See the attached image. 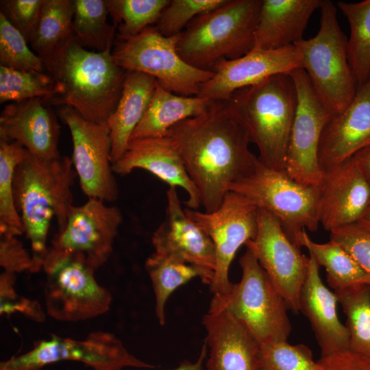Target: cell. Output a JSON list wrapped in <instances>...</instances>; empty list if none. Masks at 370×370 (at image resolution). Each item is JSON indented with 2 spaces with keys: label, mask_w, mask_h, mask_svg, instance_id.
<instances>
[{
  "label": "cell",
  "mask_w": 370,
  "mask_h": 370,
  "mask_svg": "<svg viewBox=\"0 0 370 370\" xmlns=\"http://www.w3.org/2000/svg\"><path fill=\"white\" fill-rule=\"evenodd\" d=\"M167 135L176 143L206 212L220 206L231 185L257 158L249 148L247 131L227 100L212 101L204 113L180 122Z\"/></svg>",
  "instance_id": "cell-1"
},
{
  "label": "cell",
  "mask_w": 370,
  "mask_h": 370,
  "mask_svg": "<svg viewBox=\"0 0 370 370\" xmlns=\"http://www.w3.org/2000/svg\"><path fill=\"white\" fill-rule=\"evenodd\" d=\"M112 51H90L73 36L44 62L54 82L52 95L45 100L51 106L71 107L88 121L107 125L126 73Z\"/></svg>",
  "instance_id": "cell-2"
},
{
  "label": "cell",
  "mask_w": 370,
  "mask_h": 370,
  "mask_svg": "<svg viewBox=\"0 0 370 370\" xmlns=\"http://www.w3.org/2000/svg\"><path fill=\"white\" fill-rule=\"evenodd\" d=\"M77 177L72 158L45 159L31 154L16 167L14 197L23 232L34 257L42 262L52 219L59 230L66 222L73 205L72 187Z\"/></svg>",
  "instance_id": "cell-3"
},
{
  "label": "cell",
  "mask_w": 370,
  "mask_h": 370,
  "mask_svg": "<svg viewBox=\"0 0 370 370\" xmlns=\"http://www.w3.org/2000/svg\"><path fill=\"white\" fill-rule=\"evenodd\" d=\"M258 149L259 160L284 171L297 108V90L289 73H280L243 88L227 100Z\"/></svg>",
  "instance_id": "cell-4"
},
{
  "label": "cell",
  "mask_w": 370,
  "mask_h": 370,
  "mask_svg": "<svg viewBox=\"0 0 370 370\" xmlns=\"http://www.w3.org/2000/svg\"><path fill=\"white\" fill-rule=\"evenodd\" d=\"M262 0H225L197 16L178 36L177 50L189 64L211 71L223 60L238 58L254 48Z\"/></svg>",
  "instance_id": "cell-5"
},
{
  "label": "cell",
  "mask_w": 370,
  "mask_h": 370,
  "mask_svg": "<svg viewBox=\"0 0 370 370\" xmlns=\"http://www.w3.org/2000/svg\"><path fill=\"white\" fill-rule=\"evenodd\" d=\"M320 10L317 34L294 45L316 95L333 116L350 104L358 86L348 61L347 38L338 22L336 8L331 1L323 0Z\"/></svg>",
  "instance_id": "cell-6"
},
{
  "label": "cell",
  "mask_w": 370,
  "mask_h": 370,
  "mask_svg": "<svg viewBox=\"0 0 370 370\" xmlns=\"http://www.w3.org/2000/svg\"><path fill=\"white\" fill-rule=\"evenodd\" d=\"M229 191L245 197L258 208L273 215L298 247L302 233L315 232L319 225L318 186L299 183L284 171L267 166L258 156Z\"/></svg>",
  "instance_id": "cell-7"
},
{
  "label": "cell",
  "mask_w": 370,
  "mask_h": 370,
  "mask_svg": "<svg viewBox=\"0 0 370 370\" xmlns=\"http://www.w3.org/2000/svg\"><path fill=\"white\" fill-rule=\"evenodd\" d=\"M241 280L224 295H214L262 346L287 341L291 325L288 305L254 254L247 248L239 260Z\"/></svg>",
  "instance_id": "cell-8"
},
{
  "label": "cell",
  "mask_w": 370,
  "mask_h": 370,
  "mask_svg": "<svg viewBox=\"0 0 370 370\" xmlns=\"http://www.w3.org/2000/svg\"><path fill=\"white\" fill-rule=\"evenodd\" d=\"M178 36H163L156 26L119 40L112 51L116 64L125 71L153 76L164 89L183 96H197L213 72L195 67L179 55Z\"/></svg>",
  "instance_id": "cell-9"
},
{
  "label": "cell",
  "mask_w": 370,
  "mask_h": 370,
  "mask_svg": "<svg viewBox=\"0 0 370 370\" xmlns=\"http://www.w3.org/2000/svg\"><path fill=\"white\" fill-rule=\"evenodd\" d=\"M62 360L81 362L94 370L155 367L130 354L114 334L97 331L79 341L51 334L36 342L30 351L1 362L0 370H38Z\"/></svg>",
  "instance_id": "cell-10"
},
{
  "label": "cell",
  "mask_w": 370,
  "mask_h": 370,
  "mask_svg": "<svg viewBox=\"0 0 370 370\" xmlns=\"http://www.w3.org/2000/svg\"><path fill=\"white\" fill-rule=\"evenodd\" d=\"M122 221L118 207L99 199H88L83 205L73 206L44 258L73 257L95 272L110 258Z\"/></svg>",
  "instance_id": "cell-11"
},
{
  "label": "cell",
  "mask_w": 370,
  "mask_h": 370,
  "mask_svg": "<svg viewBox=\"0 0 370 370\" xmlns=\"http://www.w3.org/2000/svg\"><path fill=\"white\" fill-rule=\"evenodd\" d=\"M45 299L47 313L64 321L92 319L108 311L110 291L96 281L95 271L71 256L44 258Z\"/></svg>",
  "instance_id": "cell-12"
},
{
  "label": "cell",
  "mask_w": 370,
  "mask_h": 370,
  "mask_svg": "<svg viewBox=\"0 0 370 370\" xmlns=\"http://www.w3.org/2000/svg\"><path fill=\"white\" fill-rule=\"evenodd\" d=\"M258 208L243 196L229 191L214 212H202L186 208L185 213L210 237L216 254V266L210 285L214 295L227 293L230 264L238 249L254 238Z\"/></svg>",
  "instance_id": "cell-13"
},
{
  "label": "cell",
  "mask_w": 370,
  "mask_h": 370,
  "mask_svg": "<svg viewBox=\"0 0 370 370\" xmlns=\"http://www.w3.org/2000/svg\"><path fill=\"white\" fill-rule=\"evenodd\" d=\"M289 74L296 88L297 102L284 171L299 183L319 187L324 175L318 159L319 146L332 115L318 98L303 68Z\"/></svg>",
  "instance_id": "cell-14"
},
{
  "label": "cell",
  "mask_w": 370,
  "mask_h": 370,
  "mask_svg": "<svg viewBox=\"0 0 370 370\" xmlns=\"http://www.w3.org/2000/svg\"><path fill=\"white\" fill-rule=\"evenodd\" d=\"M58 115L71 132L72 160L83 193L88 199L116 200L119 189L110 158L108 125L88 121L69 106H62Z\"/></svg>",
  "instance_id": "cell-15"
},
{
  "label": "cell",
  "mask_w": 370,
  "mask_h": 370,
  "mask_svg": "<svg viewBox=\"0 0 370 370\" xmlns=\"http://www.w3.org/2000/svg\"><path fill=\"white\" fill-rule=\"evenodd\" d=\"M289 309L299 312V299L310 262L288 236L280 221L268 211L258 208V226L254 239L245 244Z\"/></svg>",
  "instance_id": "cell-16"
},
{
  "label": "cell",
  "mask_w": 370,
  "mask_h": 370,
  "mask_svg": "<svg viewBox=\"0 0 370 370\" xmlns=\"http://www.w3.org/2000/svg\"><path fill=\"white\" fill-rule=\"evenodd\" d=\"M299 68H303L301 57L295 45L273 50L253 49L238 58L217 63L211 70L213 76L202 86L197 96L210 101H226L241 88Z\"/></svg>",
  "instance_id": "cell-17"
},
{
  "label": "cell",
  "mask_w": 370,
  "mask_h": 370,
  "mask_svg": "<svg viewBox=\"0 0 370 370\" xmlns=\"http://www.w3.org/2000/svg\"><path fill=\"white\" fill-rule=\"evenodd\" d=\"M202 323L209 351L205 370H260V345L214 297Z\"/></svg>",
  "instance_id": "cell-18"
},
{
  "label": "cell",
  "mask_w": 370,
  "mask_h": 370,
  "mask_svg": "<svg viewBox=\"0 0 370 370\" xmlns=\"http://www.w3.org/2000/svg\"><path fill=\"white\" fill-rule=\"evenodd\" d=\"M319 189V221L328 232L358 223L370 203V183L352 157L325 171Z\"/></svg>",
  "instance_id": "cell-19"
},
{
  "label": "cell",
  "mask_w": 370,
  "mask_h": 370,
  "mask_svg": "<svg viewBox=\"0 0 370 370\" xmlns=\"http://www.w3.org/2000/svg\"><path fill=\"white\" fill-rule=\"evenodd\" d=\"M60 126L57 116L43 98L6 105L0 115V140L15 142L31 154L53 159L61 156Z\"/></svg>",
  "instance_id": "cell-20"
},
{
  "label": "cell",
  "mask_w": 370,
  "mask_h": 370,
  "mask_svg": "<svg viewBox=\"0 0 370 370\" xmlns=\"http://www.w3.org/2000/svg\"><path fill=\"white\" fill-rule=\"evenodd\" d=\"M166 197L165 219L151 238L155 252L214 272L216 254L212 239L186 215L176 187L169 186Z\"/></svg>",
  "instance_id": "cell-21"
},
{
  "label": "cell",
  "mask_w": 370,
  "mask_h": 370,
  "mask_svg": "<svg viewBox=\"0 0 370 370\" xmlns=\"http://www.w3.org/2000/svg\"><path fill=\"white\" fill-rule=\"evenodd\" d=\"M149 171L169 186H180L188 194L185 204L197 210L200 206L198 190L188 175L180 150L171 137L130 140L123 156L112 164L114 173L125 175L133 170Z\"/></svg>",
  "instance_id": "cell-22"
},
{
  "label": "cell",
  "mask_w": 370,
  "mask_h": 370,
  "mask_svg": "<svg viewBox=\"0 0 370 370\" xmlns=\"http://www.w3.org/2000/svg\"><path fill=\"white\" fill-rule=\"evenodd\" d=\"M370 145V78L358 86L350 104L333 115L321 134L318 159L323 172Z\"/></svg>",
  "instance_id": "cell-23"
},
{
  "label": "cell",
  "mask_w": 370,
  "mask_h": 370,
  "mask_svg": "<svg viewBox=\"0 0 370 370\" xmlns=\"http://www.w3.org/2000/svg\"><path fill=\"white\" fill-rule=\"evenodd\" d=\"M309 258L308 273L299 293V312L310 322L321 356L348 349V332L337 314L336 294L323 284L319 266L312 256Z\"/></svg>",
  "instance_id": "cell-24"
},
{
  "label": "cell",
  "mask_w": 370,
  "mask_h": 370,
  "mask_svg": "<svg viewBox=\"0 0 370 370\" xmlns=\"http://www.w3.org/2000/svg\"><path fill=\"white\" fill-rule=\"evenodd\" d=\"M323 0H262L253 49L273 50L303 39L309 19Z\"/></svg>",
  "instance_id": "cell-25"
},
{
  "label": "cell",
  "mask_w": 370,
  "mask_h": 370,
  "mask_svg": "<svg viewBox=\"0 0 370 370\" xmlns=\"http://www.w3.org/2000/svg\"><path fill=\"white\" fill-rule=\"evenodd\" d=\"M156 83V78L149 75L126 71L117 106L107 123L111 139L112 164L126 151L131 136L149 105Z\"/></svg>",
  "instance_id": "cell-26"
},
{
  "label": "cell",
  "mask_w": 370,
  "mask_h": 370,
  "mask_svg": "<svg viewBox=\"0 0 370 370\" xmlns=\"http://www.w3.org/2000/svg\"><path fill=\"white\" fill-rule=\"evenodd\" d=\"M211 102L199 96L175 94L157 82L149 105L130 140L165 136L180 122L204 113Z\"/></svg>",
  "instance_id": "cell-27"
},
{
  "label": "cell",
  "mask_w": 370,
  "mask_h": 370,
  "mask_svg": "<svg viewBox=\"0 0 370 370\" xmlns=\"http://www.w3.org/2000/svg\"><path fill=\"white\" fill-rule=\"evenodd\" d=\"M145 267L151 281L155 295V313L161 325L166 321V303L178 287L196 278L210 285L214 277L212 271L156 252L147 258Z\"/></svg>",
  "instance_id": "cell-28"
},
{
  "label": "cell",
  "mask_w": 370,
  "mask_h": 370,
  "mask_svg": "<svg viewBox=\"0 0 370 370\" xmlns=\"http://www.w3.org/2000/svg\"><path fill=\"white\" fill-rule=\"evenodd\" d=\"M299 245L308 249L319 267L325 268L328 284L334 292L355 285H370V278L336 241L330 239L327 243H316L304 231Z\"/></svg>",
  "instance_id": "cell-29"
},
{
  "label": "cell",
  "mask_w": 370,
  "mask_h": 370,
  "mask_svg": "<svg viewBox=\"0 0 370 370\" xmlns=\"http://www.w3.org/2000/svg\"><path fill=\"white\" fill-rule=\"evenodd\" d=\"M73 0H44L29 44L43 62L73 36Z\"/></svg>",
  "instance_id": "cell-30"
},
{
  "label": "cell",
  "mask_w": 370,
  "mask_h": 370,
  "mask_svg": "<svg viewBox=\"0 0 370 370\" xmlns=\"http://www.w3.org/2000/svg\"><path fill=\"white\" fill-rule=\"evenodd\" d=\"M337 6L349 25L347 57L358 87L370 78V0L339 1Z\"/></svg>",
  "instance_id": "cell-31"
},
{
  "label": "cell",
  "mask_w": 370,
  "mask_h": 370,
  "mask_svg": "<svg viewBox=\"0 0 370 370\" xmlns=\"http://www.w3.org/2000/svg\"><path fill=\"white\" fill-rule=\"evenodd\" d=\"M73 32L84 48L97 52L112 49L116 27L107 22V0H73Z\"/></svg>",
  "instance_id": "cell-32"
},
{
  "label": "cell",
  "mask_w": 370,
  "mask_h": 370,
  "mask_svg": "<svg viewBox=\"0 0 370 370\" xmlns=\"http://www.w3.org/2000/svg\"><path fill=\"white\" fill-rule=\"evenodd\" d=\"M346 316L349 349L370 358V285L335 291Z\"/></svg>",
  "instance_id": "cell-33"
},
{
  "label": "cell",
  "mask_w": 370,
  "mask_h": 370,
  "mask_svg": "<svg viewBox=\"0 0 370 370\" xmlns=\"http://www.w3.org/2000/svg\"><path fill=\"white\" fill-rule=\"evenodd\" d=\"M27 154L20 144L0 140V234H24L14 202L13 180L16 167Z\"/></svg>",
  "instance_id": "cell-34"
},
{
  "label": "cell",
  "mask_w": 370,
  "mask_h": 370,
  "mask_svg": "<svg viewBox=\"0 0 370 370\" xmlns=\"http://www.w3.org/2000/svg\"><path fill=\"white\" fill-rule=\"evenodd\" d=\"M170 0H107L119 40L134 37L156 24Z\"/></svg>",
  "instance_id": "cell-35"
},
{
  "label": "cell",
  "mask_w": 370,
  "mask_h": 370,
  "mask_svg": "<svg viewBox=\"0 0 370 370\" xmlns=\"http://www.w3.org/2000/svg\"><path fill=\"white\" fill-rule=\"evenodd\" d=\"M54 90L51 76L45 72L21 71L0 65V103L34 98L49 99Z\"/></svg>",
  "instance_id": "cell-36"
},
{
  "label": "cell",
  "mask_w": 370,
  "mask_h": 370,
  "mask_svg": "<svg viewBox=\"0 0 370 370\" xmlns=\"http://www.w3.org/2000/svg\"><path fill=\"white\" fill-rule=\"evenodd\" d=\"M27 44L24 36L0 12V65L21 71L45 72L43 61Z\"/></svg>",
  "instance_id": "cell-37"
},
{
  "label": "cell",
  "mask_w": 370,
  "mask_h": 370,
  "mask_svg": "<svg viewBox=\"0 0 370 370\" xmlns=\"http://www.w3.org/2000/svg\"><path fill=\"white\" fill-rule=\"evenodd\" d=\"M260 370H322V368L308 346L283 341L261 346Z\"/></svg>",
  "instance_id": "cell-38"
},
{
  "label": "cell",
  "mask_w": 370,
  "mask_h": 370,
  "mask_svg": "<svg viewBox=\"0 0 370 370\" xmlns=\"http://www.w3.org/2000/svg\"><path fill=\"white\" fill-rule=\"evenodd\" d=\"M225 0H171L162 10L156 28L164 36L180 34L198 16L212 10Z\"/></svg>",
  "instance_id": "cell-39"
},
{
  "label": "cell",
  "mask_w": 370,
  "mask_h": 370,
  "mask_svg": "<svg viewBox=\"0 0 370 370\" xmlns=\"http://www.w3.org/2000/svg\"><path fill=\"white\" fill-rule=\"evenodd\" d=\"M330 238L340 244L370 278V230L358 223L330 232Z\"/></svg>",
  "instance_id": "cell-40"
},
{
  "label": "cell",
  "mask_w": 370,
  "mask_h": 370,
  "mask_svg": "<svg viewBox=\"0 0 370 370\" xmlns=\"http://www.w3.org/2000/svg\"><path fill=\"white\" fill-rule=\"evenodd\" d=\"M44 0H3L1 13L29 43L38 23Z\"/></svg>",
  "instance_id": "cell-41"
},
{
  "label": "cell",
  "mask_w": 370,
  "mask_h": 370,
  "mask_svg": "<svg viewBox=\"0 0 370 370\" xmlns=\"http://www.w3.org/2000/svg\"><path fill=\"white\" fill-rule=\"evenodd\" d=\"M15 273L4 271L0 277L1 314L20 312L31 319L41 322L45 314L36 301L18 295L14 291Z\"/></svg>",
  "instance_id": "cell-42"
},
{
  "label": "cell",
  "mask_w": 370,
  "mask_h": 370,
  "mask_svg": "<svg viewBox=\"0 0 370 370\" xmlns=\"http://www.w3.org/2000/svg\"><path fill=\"white\" fill-rule=\"evenodd\" d=\"M0 264L4 271L15 273L27 271L36 272L42 262L30 255L16 236L0 234Z\"/></svg>",
  "instance_id": "cell-43"
},
{
  "label": "cell",
  "mask_w": 370,
  "mask_h": 370,
  "mask_svg": "<svg viewBox=\"0 0 370 370\" xmlns=\"http://www.w3.org/2000/svg\"><path fill=\"white\" fill-rule=\"evenodd\" d=\"M318 361L322 370H370V358L349 349L321 356Z\"/></svg>",
  "instance_id": "cell-44"
},
{
  "label": "cell",
  "mask_w": 370,
  "mask_h": 370,
  "mask_svg": "<svg viewBox=\"0 0 370 370\" xmlns=\"http://www.w3.org/2000/svg\"><path fill=\"white\" fill-rule=\"evenodd\" d=\"M352 158L370 183V145L354 154Z\"/></svg>",
  "instance_id": "cell-45"
},
{
  "label": "cell",
  "mask_w": 370,
  "mask_h": 370,
  "mask_svg": "<svg viewBox=\"0 0 370 370\" xmlns=\"http://www.w3.org/2000/svg\"><path fill=\"white\" fill-rule=\"evenodd\" d=\"M207 352L208 347L205 343L202 346L199 356L195 362L184 360L177 367L171 370H205L204 362L206 359Z\"/></svg>",
  "instance_id": "cell-46"
},
{
  "label": "cell",
  "mask_w": 370,
  "mask_h": 370,
  "mask_svg": "<svg viewBox=\"0 0 370 370\" xmlns=\"http://www.w3.org/2000/svg\"><path fill=\"white\" fill-rule=\"evenodd\" d=\"M362 227L370 230V203L362 217L357 223Z\"/></svg>",
  "instance_id": "cell-47"
}]
</instances>
